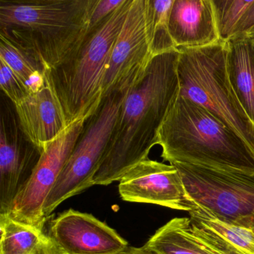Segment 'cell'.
I'll list each match as a JSON object with an SVG mask.
<instances>
[{
  "label": "cell",
  "instance_id": "ba28073f",
  "mask_svg": "<svg viewBox=\"0 0 254 254\" xmlns=\"http://www.w3.org/2000/svg\"><path fill=\"white\" fill-rule=\"evenodd\" d=\"M90 117L74 122L47 145L29 184L13 203L8 214L9 216L24 224L44 229L47 222L43 213L44 203Z\"/></svg>",
  "mask_w": 254,
  "mask_h": 254
},
{
  "label": "cell",
  "instance_id": "7c38bea8",
  "mask_svg": "<svg viewBox=\"0 0 254 254\" xmlns=\"http://www.w3.org/2000/svg\"><path fill=\"white\" fill-rule=\"evenodd\" d=\"M49 234L66 254H125L128 243L91 214L64 211L50 223Z\"/></svg>",
  "mask_w": 254,
  "mask_h": 254
},
{
  "label": "cell",
  "instance_id": "e0dca14e",
  "mask_svg": "<svg viewBox=\"0 0 254 254\" xmlns=\"http://www.w3.org/2000/svg\"><path fill=\"white\" fill-rule=\"evenodd\" d=\"M0 254H66L44 229L0 214Z\"/></svg>",
  "mask_w": 254,
  "mask_h": 254
},
{
  "label": "cell",
  "instance_id": "7402d4cb",
  "mask_svg": "<svg viewBox=\"0 0 254 254\" xmlns=\"http://www.w3.org/2000/svg\"><path fill=\"white\" fill-rule=\"evenodd\" d=\"M0 87L14 105L20 103L29 95L26 84L0 59Z\"/></svg>",
  "mask_w": 254,
  "mask_h": 254
},
{
  "label": "cell",
  "instance_id": "3957f363",
  "mask_svg": "<svg viewBox=\"0 0 254 254\" xmlns=\"http://www.w3.org/2000/svg\"><path fill=\"white\" fill-rule=\"evenodd\" d=\"M161 157L171 165L254 172V151L231 127L178 95L158 130Z\"/></svg>",
  "mask_w": 254,
  "mask_h": 254
},
{
  "label": "cell",
  "instance_id": "7a4b0ae2",
  "mask_svg": "<svg viewBox=\"0 0 254 254\" xmlns=\"http://www.w3.org/2000/svg\"><path fill=\"white\" fill-rule=\"evenodd\" d=\"M96 0H0V33L33 55L46 72L66 62L90 30Z\"/></svg>",
  "mask_w": 254,
  "mask_h": 254
},
{
  "label": "cell",
  "instance_id": "5b68a950",
  "mask_svg": "<svg viewBox=\"0 0 254 254\" xmlns=\"http://www.w3.org/2000/svg\"><path fill=\"white\" fill-rule=\"evenodd\" d=\"M178 51L179 94L231 127L254 151V125L239 102L227 73V42Z\"/></svg>",
  "mask_w": 254,
  "mask_h": 254
},
{
  "label": "cell",
  "instance_id": "ac0fdd59",
  "mask_svg": "<svg viewBox=\"0 0 254 254\" xmlns=\"http://www.w3.org/2000/svg\"><path fill=\"white\" fill-rule=\"evenodd\" d=\"M190 218H175L157 230L144 246L154 254H220L191 231Z\"/></svg>",
  "mask_w": 254,
  "mask_h": 254
},
{
  "label": "cell",
  "instance_id": "ffe728a7",
  "mask_svg": "<svg viewBox=\"0 0 254 254\" xmlns=\"http://www.w3.org/2000/svg\"><path fill=\"white\" fill-rule=\"evenodd\" d=\"M0 59L12 69L26 87L32 78L46 72L42 64L33 55L3 33H0Z\"/></svg>",
  "mask_w": 254,
  "mask_h": 254
},
{
  "label": "cell",
  "instance_id": "52a82bcc",
  "mask_svg": "<svg viewBox=\"0 0 254 254\" xmlns=\"http://www.w3.org/2000/svg\"><path fill=\"white\" fill-rule=\"evenodd\" d=\"M129 93V92H128ZM128 93H111L86 123L56 185L43 207L45 219L64 200L93 187V180L106 152L122 105Z\"/></svg>",
  "mask_w": 254,
  "mask_h": 254
},
{
  "label": "cell",
  "instance_id": "d6986e66",
  "mask_svg": "<svg viewBox=\"0 0 254 254\" xmlns=\"http://www.w3.org/2000/svg\"><path fill=\"white\" fill-rule=\"evenodd\" d=\"M174 0H145L147 38L153 57L177 50L169 31Z\"/></svg>",
  "mask_w": 254,
  "mask_h": 254
},
{
  "label": "cell",
  "instance_id": "9c48e42d",
  "mask_svg": "<svg viewBox=\"0 0 254 254\" xmlns=\"http://www.w3.org/2000/svg\"><path fill=\"white\" fill-rule=\"evenodd\" d=\"M154 59L147 38L145 0H133L107 66L103 100L114 93H128L145 76Z\"/></svg>",
  "mask_w": 254,
  "mask_h": 254
},
{
  "label": "cell",
  "instance_id": "277c9868",
  "mask_svg": "<svg viewBox=\"0 0 254 254\" xmlns=\"http://www.w3.org/2000/svg\"><path fill=\"white\" fill-rule=\"evenodd\" d=\"M133 0L124 2L89 30L76 51L60 66L45 72L67 126L96 114L103 102L107 66Z\"/></svg>",
  "mask_w": 254,
  "mask_h": 254
},
{
  "label": "cell",
  "instance_id": "484cf974",
  "mask_svg": "<svg viewBox=\"0 0 254 254\" xmlns=\"http://www.w3.org/2000/svg\"><path fill=\"white\" fill-rule=\"evenodd\" d=\"M246 36L251 37V38H254V29H253L252 31H251V32H250Z\"/></svg>",
  "mask_w": 254,
  "mask_h": 254
},
{
  "label": "cell",
  "instance_id": "5bb4252c",
  "mask_svg": "<svg viewBox=\"0 0 254 254\" xmlns=\"http://www.w3.org/2000/svg\"><path fill=\"white\" fill-rule=\"evenodd\" d=\"M169 31L177 50L220 42L212 0H174Z\"/></svg>",
  "mask_w": 254,
  "mask_h": 254
},
{
  "label": "cell",
  "instance_id": "603a6c76",
  "mask_svg": "<svg viewBox=\"0 0 254 254\" xmlns=\"http://www.w3.org/2000/svg\"><path fill=\"white\" fill-rule=\"evenodd\" d=\"M125 0H96L90 18V29L96 27L115 11Z\"/></svg>",
  "mask_w": 254,
  "mask_h": 254
},
{
  "label": "cell",
  "instance_id": "30bf717a",
  "mask_svg": "<svg viewBox=\"0 0 254 254\" xmlns=\"http://www.w3.org/2000/svg\"><path fill=\"white\" fill-rule=\"evenodd\" d=\"M42 152L20 128L15 108L2 102L0 117V214H8L29 184Z\"/></svg>",
  "mask_w": 254,
  "mask_h": 254
},
{
  "label": "cell",
  "instance_id": "9a60e30c",
  "mask_svg": "<svg viewBox=\"0 0 254 254\" xmlns=\"http://www.w3.org/2000/svg\"><path fill=\"white\" fill-rule=\"evenodd\" d=\"M189 213L191 233L220 254H254V230L223 222L199 206Z\"/></svg>",
  "mask_w": 254,
  "mask_h": 254
},
{
  "label": "cell",
  "instance_id": "8992f818",
  "mask_svg": "<svg viewBox=\"0 0 254 254\" xmlns=\"http://www.w3.org/2000/svg\"><path fill=\"white\" fill-rule=\"evenodd\" d=\"M172 165L194 206L223 222L254 229V172Z\"/></svg>",
  "mask_w": 254,
  "mask_h": 254
},
{
  "label": "cell",
  "instance_id": "6da1fadb",
  "mask_svg": "<svg viewBox=\"0 0 254 254\" xmlns=\"http://www.w3.org/2000/svg\"><path fill=\"white\" fill-rule=\"evenodd\" d=\"M178 50L156 56L145 76L126 96L94 185L119 181L148 158L158 145V130L180 93Z\"/></svg>",
  "mask_w": 254,
  "mask_h": 254
},
{
  "label": "cell",
  "instance_id": "4fadbf2b",
  "mask_svg": "<svg viewBox=\"0 0 254 254\" xmlns=\"http://www.w3.org/2000/svg\"><path fill=\"white\" fill-rule=\"evenodd\" d=\"M14 106L25 136L42 153L67 128L62 107L47 82L41 91Z\"/></svg>",
  "mask_w": 254,
  "mask_h": 254
},
{
  "label": "cell",
  "instance_id": "2e32d148",
  "mask_svg": "<svg viewBox=\"0 0 254 254\" xmlns=\"http://www.w3.org/2000/svg\"><path fill=\"white\" fill-rule=\"evenodd\" d=\"M227 69L233 90L254 125V38L227 41Z\"/></svg>",
  "mask_w": 254,
  "mask_h": 254
},
{
  "label": "cell",
  "instance_id": "44dd1931",
  "mask_svg": "<svg viewBox=\"0 0 254 254\" xmlns=\"http://www.w3.org/2000/svg\"><path fill=\"white\" fill-rule=\"evenodd\" d=\"M253 0H212L220 39L227 42L237 36L238 29Z\"/></svg>",
  "mask_w": 254,
  "mask_h": 254
},
{
  "label": "cell",
  "instance_id": "cb8c5ba5",
  "mask_svg": "<svg viewBox=\"0 0 254 254\" xmlns=\"http://www.w3.org/2000/svg\"><path fill=\"white\" fill-rule=\"evenodd\" d=\"M254 29V0L242 18V22L238 29L237 36H246L251 31Z\"/></svg>",
  "mask_w": 254,
  "mask_h": 254
},
{
  "label": "cell",
  "instance_id": "4316f807",
  "mask_svg": "<svg viewBox=\"0 0 254 254\" xmlns=\"http://www.w3.org/2000/svg\"><path fill=\"white\" fill-rule=\"evenodd\" d=\"M253 230H254V229H253Z\"/></svg>",
  "mask_w": 254,
  "mask_h": 254
},
{
  "label": "cell",
  "instance_id": "d4e9b609",
  "mask_svg": "<svg viewBox=\"0 0 254 254\" xmlns=\"http://www.w3.org/2000/svg\"><path fill=\"white\" fill-rule=\"evenodd\" d=\"M125 254H154L149 250L147 249L145 246L141 248H134V247H129L127 252Z\"/></svg>",
  "mask_w": 254,
  "mask_h": 254
},
{
  "label": "cell",
  "instance_id": "8fae6325",
  "mask_svg": "<svg viewBox=\"0 0 254 254\" xmlns=\"http://www.w3.org/2000/svg\"><path fill=\"white\" fill-rule=\"evenodd\" d=\"M119 191L122 199L127 202L152 203L189 212L194 208L178 169L149 158L124 175Z\"/></svg>",
  "mask_w": 254,
  "mask_h": 254
}]
</instances>
